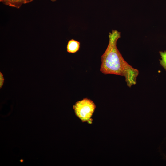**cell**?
<instances>
[{"mask_svg":"<svg viewBox=\"0 0 166 166\" xmlns=\"http://www.w3.org/2000/svg\"><path fill=\"white\" fill-rule=\"evenodd\" d=\"M107 48L101 57L100 71L104 74H112L124 77L129 87L135 85L139 74L138 69L129 65L123 58L117 47L120 32L113 30L109 33Z\"/></svg>","mask_w":166,"mask_h":166,"instance_id":"obj_1","label":"cell"},{"mask_svg":"<svg viewBox=\"0 0 166 166\" xmlns=\"http://www.w3.org/2000/svg\"><path fill=\"white\" fill-rule=\"evenodd\" d=\"M73 107L76 115L82 121H87L90 120L96 105L91 100L85 98L76 102Z\"/></svg>","mask_w":166,"mask_h":166,"instance_id":"obj_2","label":"cell"},{"mask_svg":"<svg viewBox=\"0 0 166 166\" xmlns=\"http://www.w3.org/2000/svg\"><path fill=\"white\" fill-rule=\"evenodd\" d=\"M33 0H0L3 3L9 6L19 8L22 5L30 2Z\"/></svg>","mask_w":166,"mask_h":166,"instance_id":"obj_3","label":"cell"},{"mask_svg":"<svg viewBox=\"0 0 166 166\" xmlns=\"http://www.w3.org/2000/svg\"><path fill=\"white\" fill-rule=\"evenodd\" d=\"M80 47V42L72 39L68 42L66 47L67 51L69 53H75L79 50Z\"/></svg>","mask_w":166,"mask_h":166,"instance_id":"obj_4","label":"cell"},{"mask_svg":"<svg viewBox=\"0 0 166 166\" xmlns=\"http://www.w3.org/2000/svg\"><path fill=\"white\" fill-rule=\"evenodd\" d=\"M161 59L160 60V65L163 68L166 70V51L159 52Z\"/></svg>","mask_w":166,"mask_h":166,"instance_id":"obj_5","label":"cell"},{"mask_svg":"<svg viewBox=\"0 0 166 166\" xmlns=\"http://www.w3.org/2000/svg\"><path fill=\"white\" fill-rule=\"evenodd\" d=\"M4 79L2 73L0 72V88H2L4 83Z\"/></svg>","mask_w":166,"mask_h":166,"instance_id":"obj_6","label":"cell"},{"mask_svg":"<svg viewBox=\"0 0 166 166\" xmlns=\"http://www.w3.org/2000/svg\"><path fill=\"white\" fill-rule=\"evenodd\" d=\"M51 1H52V2H55V1L56 0H50Z\"/></svg>","mask_w":166,"mask_h":166,"instance_id":"obj_7","label":"cell"}]
</instances>
